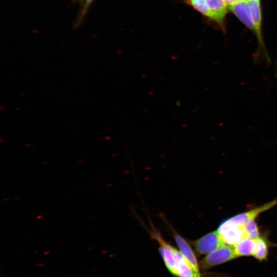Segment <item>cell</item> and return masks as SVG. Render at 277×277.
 Listing matches in <instances>:
<instances>
[{
	"mask_svg": "<svg viewBox=\"0 0 277 277\" xmlns=\"http://www.w3.org/2000/svg\"><path fill=\"white\" fill-rule=\"evenodd\" d=\"M159 244V251L168 270L177 277H200L180 250L172 246L159 233H152Z\"/></svg>",
	"mask_w": 277,
	"mask_h": 277,
	"instance_id": "6da1fadb",
	"label": "cell"
},
{
	"mask_svg": "<svg viewBox=\"0 0 277 277\" xmlns=\"http://www.w3.org/2000/svg\"><path fill=\"white\" fill-rule=\"evenodd\" d=\"M236 258L234 247L232 246L224 245L206 254V256L200 261L199 266L202 270H207Z\"/></svg>",
	"mask_w": 277,
	"mask_h": 277,
	"instance_id": "7a4b0ae2",
	"label": "cell"
},
{
	"mask_svg": "<svg viewBox=\"0 0 277 277\" xmlns=\"http://www.w3.org/2000/svg\"><path fill=\"white\" fill-rule=\"evenodd\" d=\"M190 243L198 255L207 254L225 245L217 230L209 232Z\"/></svg>",
	"mask_w": 277,
	"mask_h": 277,
	"instance_id": "3957f363",
	"label": "cell"
},
{
	"mask_svg": "<svg viewBox=\"0 0 277 277\" xmlns=\"http://www.w3.org/2000/svg\"><path fill=\"white\" fill-rule=\"evenodd\" d=\"M244 226L233 225L226 220L221 223L217 231L225 245L233 246L247 238Z\"/></svg>",
	"mask_w": 277,
	"mask_h": 277,
	"instance_id": "277c9868",
	"label": "cell"
},
{
	"mask_svg": "<svg viewBox=\"0 0 277 277\" xmlns=\"http://www.w3.org/2000/svg\"><path fill=\"white\" fill-rule=\"evenodd\" d=\"M276 205H277V197L254 209L236 214L227 219V221L233 225L244 226L247 223L255 220L260 214L271 209Z\"/></svg>",
	"mask_w": 277,
	"mask_h": 277,
	"instance_id": "5b68a950",
	"label": "cell"
},
{
	"mask_svg": "<svg viewBox=\"0 0 277 277\" xmlns=\"http://www.w3.org/2000/svg\"><path fill=\"white\" fill-rule=\"evenodd\" d=\"M228 9L256 35V30L248 0H241L229 7Z\"/></svg>",
	"mask_w": 277,
	"mask_h": 277,
	"instance_id": "8992f818",
	"label": "cell"
},
{
	"mask_svg": "<svg viewBox=\"0 0 277 277\" xmlns=\"http://www.w3.org/2000/svg\"><path fill=\"white\" fill-rule=\"evenodd\" d=\"M172 231L175 241L177 245L179 250L191 265L195 272L199 275L200 266L197 262L195 253L188 242L182 235H180L174 229L171 228Z\"/></svg>",
	"mask_w": 277,
	"mask_h": 277,
	"instance_id": "52a82bcc",
	"label": "cell"
},
{
	"mask_svg": "<svg viewBox=\"0 0 277 277\" xmlns=\"http://www.w3.org/2000/svg\"><path fill=\"white\" fill-rule=\"evenodd\" d=\"M206 1L212 14V20L220 25H223L228 9L224 0Z\"/></svg>",
	"mask_w": 277,
	"mask_h": 277,
	"instance_id": "ba28073f",
	"label": "cell"
},
{
	"mask_svg": "<svg viewBox=\"0 0 277 277\" xmlns=\"http://www.w3.org/2000/svg\"><path fill=\"white\" fill-rule=\"evenodd\" d=\"M248 1L256 30V35L259 42L262 43V13L260 3L258 0Z\"/></svg>",
	"mask_w": 277,
	"mask_h": 277,
	"instance_id": "9c48e42d",
	"label": "cell"
},
{
	"mask_svg": "<svg viewBox=\"0 0 277 277\" xmlns=\"http://www.w3.org/2000/svg\"><path fill=\"white\" fill-rule=\"evenodd\" d=\"M236 257L253 255L255 248V241L245 238L233 246Z\"/></svg>",
	"mask_w": 277,
	"mask_h": 277,
	"instance_id": "30bf717a",
	"label": "cell"
},
{
	"mask_svg": "<svg viewBox=\"0 0 277 277\" xmlns=\"http://www.w3.org/2000/svg\"><path fill=\"white\" fill-rule=\"evenodd\" d=\"M255 248L253 256L258 261L262 262L266 260L268 254V246L266 240L262 237L255 239Z\"/></svg>",
	"mask_w": 277,
	"mask_h": 277,
	"instance_id": "8fae6325",
	"label": "cell"
},
{
	"mask_svg": "<svg viewBox=\"0 0 277 277\" xmlns=\"http://www.w3.org/2000/svg\"><path fill=\"white\" fill-rule=\"evenodd\" d=\"M186 2L204 16L212 19V14L206 0H186Z\"/></svg>",
	"mask_w": 277,
	"mask_h": 277,
	"instance_id": "7c38bea8",
	"label": "cell"
},
{
	"mask_svg": "<svg viewBox=\"0 0 277 277\" xmlns=\"http://www.w3.org/2000/svg\"><path fill=\"white\" fill-rule=\"evenodd\" d=\"M244 226L247 238L256 239L260 236L259 227L255 220L247 223Z\"/></svg>",
	"mask_w": 277,
	"mask_h": 277,
	"instance_id": "4fadbf2b",
	"label": "cell"
},
{
	"mask_svg": "<svg viewBox=\"0 0 277 277\" xmlns=\"http://www.w3.org/2000/svg\"><path fill=\"white\" fill-rule=\"evenodd\" d=\"M241 0H224L226 6L229 8V7L234 5Z\"/></svg>",
	"mask_w": 277,
	"mask_h": 277,
	"instance_id": "5bb4252c",
	"label": "cell"
},
{
	"mask_svg": "<svg viewBox=\"0 0 277 277\" xmlns=\"http://www.w3.org/2000/svg\"><path fill=\"white\" fill-rule=\"evenodd\" d=\"M85 9L88 7V6L91 4V3L93 1V0H85Z\"/></svg>",
	"mask_w": 277,
	"mask_h": 277,
	"instance_id": "9a60e30c",
	"label": "cell"
},
{
	"mask_svg": "<svg viewBox=\"0 0 277 277\" xmlns=\"http://www.w3.org/2000/svg\"><path fill=\"white\" fill-rule=\"evenodd\" d=\"M258 1H260V0H258Z\"/></svg>",
	"mask_w": 277,
	"mask_h": 277,
	"instance_id": "2e32d148",
	"label": "cell"
}]
</instances>
